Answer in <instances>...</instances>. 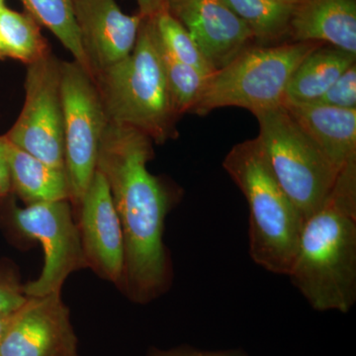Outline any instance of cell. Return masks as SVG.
<instances>
[{"instance_id": "8fae6325", "label": "cell", "mask_w": 356, "mask_h": 356, "mask_svg": "<svg viewBox=\"0 0 356 356\" xmlns=\"http://www.w3.org/2000/svg\"><path fill=\"white\" fill-rule=\"evenodd\" d=\"M79 234L89 268L122 288L125 269V243L108 184L96 170L79 206Z\"/></svg>"}, {"instance_id": "cb8c5ba5", "label": "cell", "mask_w": 356, "mask_h": 356, "mask_svg": "<svg viewBox=\"0 0 356 356\" xmlns=\"http://www.w3.org/2000/svg\"><path fill=\"white\" fill-rule=\"evenodd\" d=\"M23 285L13 276H0V313H13L27 301Z\"/></svg>"}, {"instance_id": "603a6c76", "label": "cell", "mask_w": 356, "mask_h": 356, "mask_svg": "<svg viewBox=\"0 0 356 356\" xmlns=\"http://www.w3.org/2000/svg\"><path fill=\"white\" fill-rule=\"evenodd\" d=\"M313 103L337 108H356V63L346 70L324 95Z\"/></svg>"}, {"instance_id": "484cf974", "label": "cell", "mask_w": 356, "mask_h": 356, "mask_svg": "<svg viewBox=\"0 0 356 356\" xmlns=\"http://www.w3.org/2000/svg\"><path fill=\"white\" fill-rule=\"evenodd\" d=\"M8 142L6 136H0V199L6 198L13 192L8 161H7Z\"/></svg>"}, {"instance_id": "d6986e66", "label": "cell", "mask_w": 356, "mask_h": 356, "mask_svg": "<svg viewBox=\"0 0 356 356\" xmlns=\"http://www.w3.org/2000/svg\"><path fill=\"white\" fill-rule=\"evenodd\" d=\"M26 13L40 25L50 30L72 54L74 60L92 76L77 29L72 0H21ZM93 77V76H92Z\"/></svg>"}, {"instance_id": "f1b7e54d", "label": "cell", "mask_w": 356, "mask_h": 356, "mask_svg": "<svg viewBox=\"0 0 356 356\" xmlns=\"http://www.w3.org/2000/svg\"><path fill=\"white\" fill-rule=\"evenodd\" d=\"M6 6V0H0V10Z\"/></svg>"}, {"instance_id": "f546056e", "label": "cell", "mask_w": 356, "mask_h": 356, "mask_svg": "<svg viewBox=\"0 0 356 356\" xmlns=\"http://www.w3.org/2000/svg\"><path fill=\"white\" fill-rule=\"evenodd\" d=\"M3 58H6L3 55V51H2L1 49V44H0V60H3Z\"/></svg>"}, {"instance_id": "9a60e30c", "label": "cell", "mask_w": 356, "mask_h": 356, "mask_svg": "<svg viewBox=\"0 0 356 356\" xmlns=\"http://www.w3.org/2000/svg\"><path fill=\"white\" fill-rule=\"evenodd\" d=\"M288 36L356 55V0H301L294 6Z\"/></svg>"}, {"instance_id": "44dd1931", "label": "cell", "mask_w": 356, "mask_h": 356, "mask_svg": "<svg viewBox=\"0 0 356 356\" xmlns=\"http://www.w3.org/2000/svg\"><path fill=\"white\" fill-rule=\"evenodd\" d=\"M153 20L159 44L172 57L198 70L205 76H209L215 72L191 34L172 14L165 11Z\"/></svg>"}, {"instance_id": "7402d4cb", "label": "cell", "mask_w": 356, "mask_h": 356, "mask_svg": "<svg viewBox=\"0 0 356 356\" xmlns=\"http://www.w3.org/2000/svg\"><path fill=\"white\" fill-rule=\"evenodd\" d=\"M159 47L165 67L166 83L175 112L178 116L191 113L200 97L208 76L172 57L163 50L161 44Z\"/></svg>"}, {"instance_id": "2e32d148", "label": "cell", "mask_w": 356, "mask_h": 356, "mask_svg": "<svg viewBox=\"0 0 356 356\" xmlns=\"http://www.w3.org/2000/svg\"><path fill=\"white\" fill-rule=\"evenodd\" d=\"M7 161L13 192L26 205L70 201V184L65 170L47 165L9 142Z\"/></svg>"}, {"instance_id": "7c38bea8", "label": "cell", "mask_w": 356, "mask_h": 356, "mask_svg": "<svg viewBox=\"0 0 356 356\" xmlns=\"http://www.w3.org/2000/svg\"><path fill=\"white\" fill-rule=\"evenodd\" d=\"M168 11L184 25L215 70L231 63L254 40L224 0H168Z\"/></svg>"}, {"instance_id": "83f0119b", "label": "cell", "mask_w": 356, "mask_h": 356, "mask_svg": "<svg viewBox=\"0 0 356 356\" xmlns=\"http://www.w3.org/2000/svg\"><path fill=\"white\" fill-rule=\"evenodd\" d=\"M277 1L284 2V3L291 4V6H296L301 0H277Z\"/></svg>"}, {"instance_id": "9c48e42d", "label": "cell", "mask_w": 356, "mask_h": 356, "mask_svg": "<svg viewBox=\"0 0 356 356\" xmlns=\"http://www.w3.org/2000/svg\"><path fill=\"white\" fill-rule=\"evenodd\" d=\"M60 65L62 60L51 53L27 65L24 105L4 136L18 149L65 170Z\"/></svg>"}, {"instance_id": "52a82bcc", "label": "cell", "mask_w": 356, "mask_h": 356, "mask_svg": "<svg viewBox=\"0 0 356 356\" xmlns=\"http://www.w3.org/2000/svg\"><path fill=\"white\" fill-rule=\"evenodd\" d=\"M60 91L65 173L70 203L79 208L95 177L109 119L95 79L76 60L62 62Z\"/></svg>"}, {"instance_id": "277c9868", "label": "cell", "mask_w": 356, "mask_h": 356, "mask_svg": "<svg viewBox=\"0 0 356 356\" xmlns=\"http://www.w3.org/2000/svg\"><path fill=\"white\" fill-rule=\"evenodd\" d=\"M109 122L135 129L154 143L177 137L178 115L161 58L153 18H144L132 53L95 74Z\"/></svg>"}, {"instance_id": "ffe728a7", "label": "cell", "mask_w": 356, "mask_h": 356, "mask_svg": "<svg viewBox=\"0 0 356 356\" xmlns=\"http://www.w3.org/2000/svg\"><path fill=\"white\" fill-rule=\"evenodd\" d=\"M261 43L289 35L294 6L277 0H224Z\"/></svg>"}, {"instance_id": "3957f363", "label": "cell", "mask_w": 356, "mask_h": 356, "mask_svg": "<svg viewBox=\"0 0 356 356\" xmlns=\"http://www.w3.org/2000/svg\"><path fill=\"white\" fill-rule=\"evenodd\" d=\"M248 206V254L268 273L287 276L304 219L271 170L259 138L238 143L222 161Z\"/></svg>"}, {"instance_id": "5b68a950", "label": "cell", "mask_w": 356, "mask_h": 356, "mask_svg": "<svg viewBox=\"0 0 356 356\" xmlns=\"http://www.w3.org/2000/svg\"><path fill=\"white\" fill-rule=\"evenodd\" d=\"M320 42H291L248 47L206 79L191 113L204 116L222 107H241L257 114L281 106L298 65L323 46Z\"/></svg>"}, {"instance_id": "4316f807", "label": "cell", "mask_w": 356, "mask_h": 356, "mask_svg": "<svg viewBox=\"0 0 356 356\" xmlns=\"http://www.w3.org/2000/svg\"><path fill=\"white\" fill-rule=\"evenodd\" d=\"M139 14L145 18H154L159 13L168 11V0H136Z\"/></svg>"}, {"instance_id": "8992f818", "label": "cell", "mask_w": 356, "mask_h": 356, "mask_svg": "<svg viewBox=\"0 0 356 356\" xmlns=\"http://www.w3.org/2000/svg\"><path fill=\"white\" fill-rule=\"evenodd\" d=\"M254 116L271 170L305 221L331 193L339 170L283 105Z\"/></svg>"}, {"instance_id": "7a4b0ae2", "label": "cell", "mask_w": 356, "mask_h": 356, "mask_svg": "<svg viewBox=\"0 0 356 356\" xmlns=\"http://www.w3.org/2000/svg\"><path fill=\"white\" fill-rule=\"evenodd\" d=\"M287 277L314 310L348 313L356 303V158L307 218Z\"/></svg>"}, {"instance_id": "ac0fdd59", "label": "cell", "mask_w": 356, "mask_h": 356, "mask_svg": "<svg viewBox=\"0 0 356 356\" xmlns=\"http://www.w3.org/2000/svg\"><path fill=\"white\" fill-rule=\"evenodd\" d=\"M0 44L4 57L29 65L51 53L41 25L29 13L6 6L0 10Z\"/></svg>"}, {"instance_id": "e0dca14e", "label": "cell", "mask_w": 356, "mask_h": 356, "mask_svg": "<svg viewBox=\"0 0 356 356\" xmlns=\"http://www.w3.org/2000/svg\"><path fill=\"white\" fill-rule=\"evenodd\" d=\"M355 60L356 55L336 47H318L295 70L283 103L316 102L346 70L355 64Z\"/></svg>"}, {"instance_id": "6da1fadb", "label": "cell", "mask_w": 356, "mask_h": 356, "mask_svg": "<svg viewBox=\"0 0 356 356\" xmlns=\"http://www.w3.org/2000/svg\"><path fill=\"white\" fill-rule=\"evenodd\" d=\"M153 143L135 129L109 122L96 166L108 184L123 231L125 269L121 289L139 304L159 298L172 281L163 233L165 218L177 196L147 170L154 158Z\"/></svg>"}, {"instance_id": "d4e9b609", "label": "cell", "mask_w": 356, "mask_h": 356, "mask_svg": "<svg viewBox=\"0 0 356 356\" xmlns=\"http://www.w3.org/2000/svg\"><path fill=\"white\" fill-rule=\"evenodd\" d=\"M149 356H248L243 350H202L191 346L170 350H154Z\"/></svg>"}, {"instance_id": "4fadbf2b", "label": "cell", "mask_w": 356, "mask_h": 356, "mask_svg": "<svg viewBox=\"0 0 356 356\" xmlns=\"http://www.w3.org/2000/svg\"><path fill=\"white\" fill-rule=\"evenodd\" d=\"M77 29L92 76L132 53L143 17L122 11L116 0H72Z\"/></svg>"}, {"instance_id": "5bb4252c", "label": "cell", "mask_w": 356, "mask_h": 356, "mask_svg": "<svg viewBox=\"0 0 356 356\" xmlns=\"http://www.w3.org/2000/svg\"><path fill=\"white\" fill-rule=\"evenodd\" d=\"M292 118L341 172L356 158V108L318 103H283Z\"/></svg>"}, {"instance_id": "30bf717a", "label": "cell", "mask_w": 356, "mask_h": 356, "mask_svg": "<svg viewBox=\"0 0 356 356\" xmlns=\"http://www.w3.org/2000/svg\"><path fill=\"white\" fill-rule=\"evenodd\" d=\"M0 356H79L60 293L28 297L0 341Z\"/></svg>"}, {"instance_id": "ba28073f", "label": "cell", "mask_w": 356, "mask_h": 356, "mask_svg": "<svg viewBox=\"0 0 356 356\" xmlns=\"http://www.w3.org/2000/svg\"><path fill=\"white\" fill-rule=\"evenodd\" d=\"M10 218L15 228L41 243L44 266L36 280L23 285L26 296L41 297L60 293L70 274L88 268L79 225L74 222L70 200L11 204Z\"/></svg>"}]
</instances>
